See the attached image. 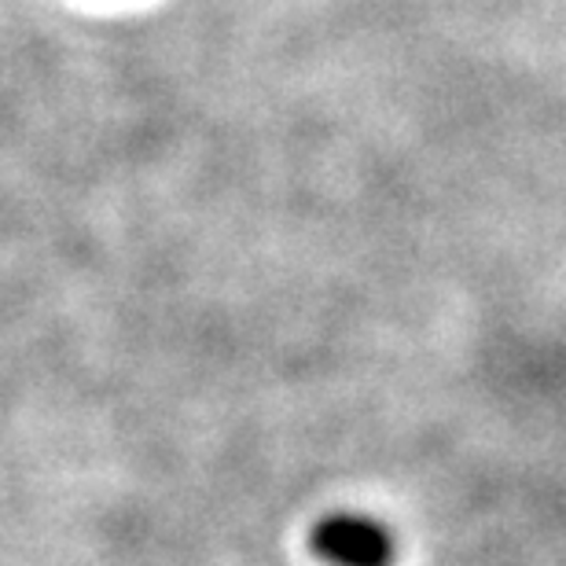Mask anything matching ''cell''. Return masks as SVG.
Returning <instances> with one entry per match:
<instances>
[{"label":"cell","instance_id":"6da1fadb","mask_svg":"<svg viewBox=\"0 0 566 566\" xmlns=\"http://www.w3.org/2000/svg\"><path fill=\"white\" fill-rule=\"evenodd\" d=\"M313 556L327 566H394L398 541L390 530L365 515H327L310 534Z\"/></svg>","mask_w":566,"mask_h":566}]
</instances>
